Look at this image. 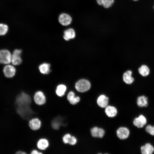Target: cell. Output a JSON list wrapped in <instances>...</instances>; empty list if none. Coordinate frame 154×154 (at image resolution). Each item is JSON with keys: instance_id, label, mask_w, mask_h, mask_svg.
<instances>
[{"instance_id": "26", "label": "cell", "mask_w": 154, "mask_h": 154, "mask_svg": "<svg viewBox=\"0 0 154 154\" xmlns=\"http://www.w3.org/2000/svg\"><path fill=\"white\" fill-rule=\"evenodd\" d=\"M146 131L151 135L154 136V125L150 124L147 125L145 128Z\"/></svg>"}, {"instance_id": "13", "label": "cell", "mask_w": 154, "mask_h": 154, "mask_svg": "<svg viewBox=\"0 0 154 154\" xmlns=\"http://www.w3.org/2000/svg\"><path fill=\"white\" fill-rule=\"evenodd\" d=\"M141 151L143 154H151L154 152V147L150 143H147L141 147Z\"/></svg>"}, {"instance_id": "1", "label": "cell", "mask_w": 154, "mask_h": 154, "mask_svg": "<svg viewBox=\"0 0 154 154\" xmlns=\"http://www.w3.org/2000/svg\"><path fill=\"white\" fill-rule=\"evenodd\" d=\"M31 102V99L29 95L22 92L16 98L15 104L16 107H23L29 106Z\"/></svg>"}, {"instance_id": "10", "label": "cell", "mask_w": 154, "mask_h": 154, "mask_svg": "<svg viewBox=\"0 0 154 154\" xmlns=\"http://www.w3.org/2000/svg\"><path fill=\"white\" fill-rule=\"evenodd\" d=\"M29 125L32 130H37L40 128L41 125V122L38 118H33L29 120Z\"/></svg>"}, {"instance_id": "8", "label": "cell", "mask_w": 154, "mask_h": 154, "mask_svg": "<svg viewBox=\"0 0 154 154\" xmlns=\"http://www.w3.org/2000/svg\"><path fill=\"white\" fill-rule=\"evenodd\" d=\"M147 122L146 117L143 115H140L135 117L133 121V125L139 128L143 127Z\"/></svg>"}, {"instance_id": "7", "label": "cell", "mask_w": 154, "mask_h": 154, "mask_svg": "<svg viewBox=\"0 0 154 154\" xmlns=\"http://www.w3.org/2000/svg\"><path fill=\"white\" fill-rule=\"evenodd\" d=\"M3 71L5 76L7 78H12L15 75L16 69L14 66L7 64L3 68Z\"/></svg>"}, {"instance_id": "23", "label": "cell", "mask_w": 154, "mask_h": 154, "mask_svg": "<svg viewBox=\"0 0 154 154\" xmlns=\"http://www.w3.org/2000/svg\"><path fill=\"white\" fill-rule=\"evenodd\" d=\"M61 119L59 117L56 118L52 121V126L53 128L55 129H59L61 124Z\"/></svg>"}, {"instance_id": "22", "label": "cell", "mask_w": 154, "mask_h": 154, "mask_svg": "<svg viewBox=\"0 0 154 154\" xmlns=\"http://www.w3.org/2000/svg\"><path fill=\"white\" fill-rule=\"evenodd\" d=\"M138 72L139 74L142 76L145 77L149 74L150 70L147 66L143 65L139 68Z\"/></svg>"}, {"instance_id": "16", "label": "cell", "mask_w": 154, "mask_h": 154, "mask_svg": "<svg viewBox=\"0 0 154 154\" xmlns=\"http://www.w3.org/2000/svg\"><path fill=\"white\" fill-rule=\"evenodd\" d=\"M50 64L49 63L44 62L39 65L38 69L42 74H48L50 71Z\"/></svg>"}, {"instance_id": "19", "label": "cell", "mask_w": 154, "mask_h": 154, "mask_svg": "<svg viewBox=\"0 0 154 154\" xmlns=\"http://www.w3.org/2000/svg\"><path fill=\"white\" fill-rule=\"evenodd\" d=\"M49 145V142L47 139L45 138H42L38 141L37 146L40 150H44L48 147Z\"/></svg>"}, {"instance_id": "17", "label": "cell", "mask_w": 154, "mask_h": 154, "mask_svg": "<svg viewBox=\"0 0 154 154\" xmlns=\"http://www.w3.org/2000/svg\"><path fill=\"white\" fill-rule=\"evenodd\" d=\"M105 112L108 117H113L117 115V110L115 107L109 106H107L106 107Z\"/></svg>"}, {"instance_id": "20", "label": "cell", "mask_w": 154, "mask_h": 154, "mask_svg": "<svg viewBox=\"0 0 154 154\" xmlns=\"http://www.w3.org/2000/svg\"><path fill=\"white\" fill-rule=\"evenodd\" d=\"M66 90V86L64 84H61L57 86L55 92L58 96L61 97L64 95Z\"/></svg>"}, {"instance_id": "6", "label": "cell", "mask_w": 154, "mask_h": 154, "mask_svg": "<svg viewBox=\"0 0 154 154\" xmlns=\"http://www.w3.org/2000/svg\"><path fill=\"white\" fill-rule=\"evenodd\" d=\"M34 100L35 103L38 105H42L46 102L45 96L44 93L40 91H37L35 93Z\"/></svg>"}, {"instance_id": "32", "label": "cell", "mask_w": 154, "mask_h": 154, "mask_svg": "<svg viewBox=\"0 0 154 154\" xmlns=\"http://www.w3.org/2000/svg\"></svg>"}, {"instance_id": "14", "label": "cell", "mask_w": 154, "mask_h": 154, "mask_svg": "<svg viewBox=\"0 0 154 154\" xmlns=\"http://www.w3.org/2000/svg\"><path fill=\"white\" fill-rule=\"evenodd\" d=\"M67 99L70 104L75 105L78 103L80 100V98L79 96H75L74 92H70L67 96Z\"/></svg>"}, {"instance_id": "28", "label": "cell", "mask_w": 154, "mask_h": 154, "mask_svg": "<svg viewBox=\"0 0 154 154\" xmlns=\"http://www.w3.org/2000/svg\"><path fill=\"white\" fill-rule=\"evenodd\" d=\"M77 142L76 138L74 136H71L68 142V144L70 145H74Z\"/></svg>"}, {"instance_id": "24", "label": "cell", "mask_w": 154, "mask_h": 154, "mask_svg": "<svg viewBox=\"0 0 154 154\" xmlns=\"http://www.w3.org/2000/svg\"><path fill=\"white\" fill-rule=\"evenodd\" d=\"M8 30V26L6 24H0V35H5L7 32Z\"/></svg>"}, {"instance_id": "18", "label": "cell", "mask_w": 154, "mask_h": 154, "mask_svg": "<svg viewBox=\"0 0 154 154\" xmlns=\"http://www.w3.org/2000/svg\"><path fill=\"white\" fill-rule=\"evenodd\" d=\"M137 104L140 107H147L148 105L147 97L144 95L138 97L137 99Z\"/></svg>"}, {"instance_id": "4", "label": "cell", "mask_w": 154, "mask_h": 154, "mask_svg": "<svg viewBox=\"0 0 154 154\" xmlns=\"http://www.w3.org/2000/svg\"><path fill=\"white\" fill-rule=\"evenodd\" d=\"M22 50L20 49H15L11 56V62L15 66L19 65L22 62L21 55Z\"/></svg>"}, {"instance_id": "3", "label": "cell", "mask_w": 154, "mask_h": 154, "mask_svg": "<svg viewBox=\"0 0 154 154\" xmlns=\"http://www.w3.org/2000/svg\"><path fill=\"white\" fill-rule=\"evenodd\" d=\"M12 55L8 50H0V64H8L11 62Z\"/></svg>"}, {"instance_id": "15", "label": "cell", "mask_w": 154, "mask_h": 154, "mask_svg": "<svg viewBox=\"0 0 154 154\" xmlns=\"http://www.w3.org/2000/svg\"><path fill=\"white\" fill-rule=\"evenodd\" d=\"M132 72L128 70L123 74V80L124 82L127 84H131L134 81V78L132 76Z\"/></svg>"}, {"instance_id": "25", "label": "cell", "mask_w": 154, "mask_h": 154, "mask_svg": "<svg viewBox=\"0 0 154 154\" xmlns=\"http://www.w3.org/2000/svg\"><path fill=\"white\" fill-rule=\"evenodd\" d=\"M91 133L92 137H99V128L95 127L91 129Z\"/></svg>"}, {"instance_id": "21", "label": "cell", "mask_w": 154, "mask_h": 154, "mask_svg": "<svg viewBox=\"0 0 154 154\" xmlns=\"http://www.w3.org/2000/svg\"><path fill=\"white\" fill-rule=\"evenodd\" d=\"M98 4L100 5H102L106 8H109L112 6L114 0H96Z\"/></svg>"}, {"instance_id": "12", "label": "cell", "mask_w": 154, "mask_h": 154, "mask_svg": "<svg viewBox=\"0 0 154 154\" xmlns=\"http://www.w3.org/2000/svg\"><path fill=\"white\" fill-rule=\"evenodd\" d=\"M108 98L104 95H100L97 100L98 105L102 108L106 107L108 104Z\"/></svg>"}, {"instance_id": "31", "label": "cell", "mask_w": 154, "mask_h": 154, "mask_svg": "<svg viewBox=\"0 0 154 154\" xmlns=\"http://www.w3.org/2000/svg\"><path fill=\"white\" fill-rule=\"evenodd\" d=\"M133 1H138V0H133Z\"/></svg>"}, {"instance_id": "27", "label": "cell", "mask_w": 154, "mask_h": 154, "mask_svg": "<svg viewBox=\"0 0 154 154\" xmlns=\"http://www.w3.org/2000/svg\"><path fill=\"white\" fill-rule=\"evenodd\" d=\"M71 136L70 134L66 133L62 137V141L65 144L68 143L69 140Z\"/></svg>"}, {"instance_id": "9", "label": "cell", "mask_w": 154, "mask_h": 154, "mask_svg": "<svg viewBox=\"0 0 154 154\" xmlns=\"http://www.w3.org/2000/svg\"><path fill=\"white\" fill-rule=\"evenodd\" d=\"M116 133L118 138L121 139H124L129 137V129L126 127H121L117 130Z\"/></svg>"}, {"instance_id": "5", "label": "cell", "mask_w": 154, "mask_h": 154, "mask_svg": "<svg viewBox=\"0 0 154 154\" xmlns=\"http://www.w3.org/2000/svg\"><path fill=\"white\" fill-rule=\"evenodd\" d=\"M72 20V18L70 16L65 13H62L58 16V22L63 26L69 25L71 23Z\"/></svg>"}, {"instance_id": "30", "label": "cell", "mask_w": 154, "mask_h": 154, "mask_svg": "<svg viewBox=\"0 0 154 154\" xmlns=\"http://www.w3.org/2000/svg\"><path fill=\"white\" fill-rule=\"evenodd\" d=\"M16 153L17 154H26V153L22 151H17Z\"/></svg>"}, {"instance_id": "11", "label": "cell", "mask_w": 154, "mask_h": 154, "mask_svg": "<svg viewBox=\"0 0 154 154\" xmlns=\"http://www.w3.org/2000/svg\"><path fill=\"white\" fill-rule=\"evenodd\" d=\"M76 36L74 30L70 28L65 30L64 32L63 38L64 40L68 41L70 39L74 38Z\"/></svg>"}, {"instance_id": "2", "label": "cell", "mask_w": 154, "mask_h": 154, "mask_svg": "<svg viewBox=\"0 0 154 154\" xmlns=\"http://www.w3.org/2000/svg\"><path fill=\"white\" fill-rule=\"evenodd\" d=\"M75 88L78 92H84L89 90L91 87L90 82L87 80L82 79L78 81L75 84Z\"/></svg>"}, {"instance_id": "29", "label": "cell", "mask_w": 154, "mask_h": 154, "mask_svg": "<svg viewBox=\"0 0 154 154\" xmlns=\"http://www.w3.org/2000/svg\"><path fill=\"white\" fill-rule=\"evenodd\" d=\"M31 154H41L42 153V152H39L36 150H33L31 151Z\"/></svg>"}]
</instances>
